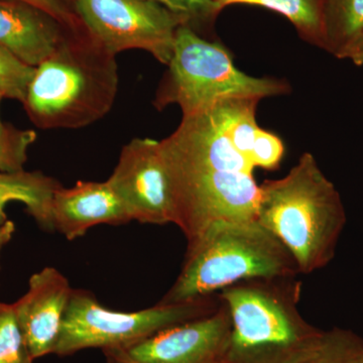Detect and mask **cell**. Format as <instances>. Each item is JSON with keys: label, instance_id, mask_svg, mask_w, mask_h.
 <instances>
[{"label": "cell", "instance_id": "obj_5", "mask_svg": "<svg viewBox=\"0 0 363 363\" xmlns=\"http://www.w3.org/2000/svg\"><path fill=\"white\" fill-rule=\"evenodd\" d=\"M298 274L292 255L257 219L217 221L188 242L180 274L159 304L209 297L247 279Z\"/></svg>", "mask_w": 363, "mask_h": 363}, {"label": "cell", "instance_id": "obj_10", "mask_svg": "<svg viewBox=\"0 0 363 363\" xmlns=\"http://www.w3.org/2000/svg\"><path fill=\"white\" fill-rule=\"evenodd\" d=\"M230 331V316L221 301L212 314L169 327L125 351L138 363L220 362Z\"/></svg>", "mask_w": 363, "mask_h": 363}, {"label": "cell", "instance_id": "obj_29", "mask_svg": "<svg viewBox=\"0 0 363 363\" xmlns=\"http://www.w3.org/2000/svg\"><path fill=\"white\" fill-rule=\"evenodd\" d=\"M216 363H227L226 362H216Z\"/></svg>", "mask_w": 363, "mask_h": 363}, {"label": "cell", "instance_id": "obj_15", "mask_svg": "<svg viewBox=\"0 0 363 363\" xmlns=\"http://www.w3.org/2000/svg\"><path fill=\"white\" fill-rule=\"evenodd\" d=\"M323 50L342 59L363 33V0H323Z\"/></svg>", "mask_w": 363, "mask_h": 363}, {"label": "cell", "instance_id": "obj_9", "mask_svg": "<svg viewBox=\"0 0 363 363\" xmlns=\"http://www.w3.org/2000/svg\"><path fill=\"white\" fill-rule=\"evenodd\" d=\"M131 221L173 223L174 208L161 145L152 138H133L124 145L107 180Z\"/></svg>", "mask_w": 363, "mask_h": 363}, {"label": "cell", "instance_id": "obj_14", "mask_svg": "<svg viewBox=\"0 0 363 363\" xmlns=\"http://www.w3.org/2000/svg\"><path fill=\"white\" fill-rule=\"evenodd\" d=\"M61 186L56 179L40 172L16 173L0 172V200L21 202L38 225L45 231H54L52 223V200Z\"/></svg>", "mask_w": 363, "mask_h": 363}, {"label": "cell", "instance_id": "obj_30", "mask_svg": "<svg viewBox=\"0 0 363 363\" xmlns=\"http://www.w3.org/2000/svg\"><path fill=\"white\" fill-rule=\"evenodd\" d=\"M71 1H73V2H74V1H75V0H71Z\"/></svg>", "mask_w": 363, "mask_h": 363}, {"label": "cell", "instance_id": "obj_12", "mask_svg": "<svg viewBox=\"0 0 363 363\" xmlns=\"http://www.w3.org/2000/svg\"><path fill=\"white\" fill-rule=\"evenodd\" d=\"M131 219L108 182H78L74 187L59 186L52 200V223L68 240L84 235L100 224L123 225Z\"/></svg>", "mask_w": 363, "mask_h": 363}, {"label": "cell", "instance_id": "obj_4", "mask_svg": "<svg viewBox=\"0 0 363 363\" xmlns=\"http://www.w3.org/2000/svg\"><path fill=\"white\" fill-rule=\"evenodd\" d=\"M297 277L252 279L219 292L231 321L227 363H297L323 332L301 316Z\"/></svg>", "mask_w": 363, "mask_h": 363}, {"label": "cell", "instance_id": "obj_2", "mask_svg": "<svg viewBox=\"0 0 363 363\" xmlns=\"http://www.w3.org/2000/svg\"><path fill=\"white\" fill-rule=\"evenodd\" d=\"M257 220L310 274L333 260L347 217L335 185L304 152L284 178L259 186Z\"/></svg>", "mask_w": 363, "mask_h": 363}, {"label": "cell", "instance_id": "obj_8", "mask_svg": "<svg viewBox=\"0 0 363 363\" xmlns=\"http://www.w3.org/2000/svg\"><path fill=\"white\" fill-rule=\"evenodd\" d=\"M74 9L88 30L107 51L143 50L168 65L176 33L187 21L149 0H75Z\"/></svg>", "mask_w": 363, "mask_h": 363}, {"label": "cell", "instance_id": "obj_16", "mask_svg": "<svg viewBox=\"0 0 363 363\" xmlns=\"http://www.w3.org/2000/svg\"><path fill=\"white\" fill-rule=\"evenodd\" d=\"M221 9L233 4L264 7L288 18L306 42L323 49V0H214Z\"/></svg>", "mask_w": 363, "mask_h": 363}, {"label": "cell", "instance_id": "obj_7", "mask_svg": "<svg viewBox=\"0 0 363 363\" xmlns=\"http://www.w3.org/2000/svg\"><path fill=\"white\" fill-rule=\"evenodd\" d=\"M219 295L179 304H157L136 312H117L98 302L89 291L73 289L54 354L68 357L88 348L126 350L157 332L212 314Z\"/></svg>", "mask_w": 363, "mask_h": 363}, {"label": "cell", "instance_id": "obj_13", "mask_svg": "<svg viewBox=\"0 0 363 363\" xmlns=\"http://www.w3.org/2000/svg\"><path fill=\"white\" fill-rule=\"evenodd\" d=\"M72 30L52 14L18 0H0V45L38 67Z\"/></svg>", "mask_w": 363, "mask_h": 363}, {"label": "cell", "instance_id": "obj_24", "mask_svg": "<svg viewBox=\"0 0 363 363\" xmlns=\"http://www.w3.org/2000/svg\"><path fill=\"white\" fill-rule=\"evenodd\" d=\"M342 59L350 60L357 66L363 65V33L344 52Z\"/></svg>", "mask_w": 363, "mask_h": 363}, {"label": "cell", "instance_id": "obj_19", "mask_svg": "<svg viewBox=\"0 0 363 363\" xmlns=\"http://www.w3.org/2000/svg\"><path fill=\"white\" fill-rule=\"evenodd\" d=\"M35 67L26 64L0 45V94L23 104Z\"/></svg>", "mask_w": 363, "mask_h": 363}, {"label": "cell", "instance_id": "obj_23", "mask_svg": "<svg viewBox=\"0 0 363 363\" xmlns=\"http://www.w3.org/2000/svg\"><path fill=\"white\" fill-rule=\"evenodd\" d=\"M18 1L26 2L33 6L39 7L48 13L61 21L64 25L69 26L72 30H79L83 28L82 21L78 18L72 6L71 0H18Z\"/></svg>", "mask_w": 363, "mask_h": 363}, {"label": "cell", "instance_id": "obj_11", "mask_svg": "<svg viewBox=\"0 0 363 363\" xmlns=\"http://www.w3.org/2000/svg\"><path fill=\"white\" fill-rule=\"evenodd\" d=\"M72 291L62 272L45 267L30 277L28 292L13 304L33 359L54 353Z\"/></svg>", "mask_w": 363, "mask_h": 363}, {"label": "cell", "instance_id": "obj_28", "mask_svg": "<svg viewBox=\"0 0 363 363\" xmlns=\"http://www.w3.org/2000/svg\"><path fill=\"white\" fill-rule=\"evenodd\" d=\"M2 98H4L2 96L1 94H0V104H1ZM4 128H6V124L2 123L1 118H0V135H1L2 133H4Z\"/></svg>", "mask_w": 363, "mask_h": 363}, {"label": "cell", "instance_id": "obj_25", "mask_svg": "<svg viewBox=\"0 0 363 363\" xmlns=\"http://www.w3.org/2000/svg\"><path fill=\"white\" fill-rule=\"evenodd\" d=\"M104 352L106 357V363H138L128 355L125 350H105Z\"/></svg>", "mask_w": 363, "mask_h": 363}, {"label": "cell", "instance_id": "obj_27", "mask_svg": "<svg viewBox=\"0 0 363 363\" xmlns=\"http://www.w3.org/2000/svg\"><path fill=\"white\" fill-rule=\"evenodd\" d=\"M7 204H9V202L4 201V200H0V226L7 221L6 211H4Z\"/></svg>", "mask_w": 363, "mask_h": 363}, {"label": "cell", "instance_id": "obj_20", "mask_svg": "<svg viewBox=\"0 0 363 363\" xmlns=\"http://www.w3.org/2000/svg\"><path fill=\"white\" fill-rule=\"evenodd\" d=\"M37 140L32 130H18L6 125L0 135V172L16 173L23 171L28 161V150Z\"/></svg>", "mask_w": 363, "mask_h": 363}, {"label": "cell", "instance_id": "obj_17", "mask_svg": "<svg viewBox=\"0 0 363 363\" xmlns=\"http://www.w3.org/2000/svg\"><path fill=\"white\" fill-rule=\"evenodd\" d=\"M297 363H363V340L352 332H323L316 345Z\"/></svg>", "mask_w": 363, "mask_h": 363}, {"label": "cell", "instance_id": "obj_3", "mask_svg": "<svg viewBox=\"0 0 363 363\" xmlns=\"http://www.w3.org/2000/svg\"><path fill=\"white\" fill-rule=\"evenodd\" d=\"M118 82L116 55L84 26L35 67L23 104L42 130L84 128L111 111Z\"/></svg>", "mask_w": 363, "mask_h": 363}, {"label": "cell", "instance_id": "obj_22", "mask_svg": "<svg viewBox=\"0 0 363 363\" xmlns=\"http://www.w3.org/2000/svg\"><path fill=\"white\" fill-rule=\"evenodd\" d=\"M285 156V145L278 135L259 128L250 154L253 168L276 171Z\"/></svg>", "mask_w": 363, "mask_h": 363}, {"label": "cell", "instance_id": "obj_26", "mask_svg": "<svg viewBox=\"0 0 363 363\" xmlns=\"http://www.w3.org/2000/svg\"><path fill=\"white\" fill-rule=\"evenodd\" d=\"M14 233H16V225L13 221L7 220L6 223L0 226V255H1L4 247L13 238Z\"/></svg>", "mask_w": 363, "mask_h": 363}, {"label": "cell", "instance_id": "obj_21", "mask_svg": "<svg viewBox=\"0 0 363 363\" xmlns=\"http://www.w3.org/2000/svg\"><path fill=\"white\" fill-rule=\"evenodd\" d=\"M167 7L187 21L198 33L202 26L212 25L222 9L214 0H149Z\"/></svg>", "mask_w": 363, "mask_h": 363}, {"label": "cell", "instance_id": "obj_1", "mask_svg": "<svg viewBox=\"0 0 363 363\" xmlns=\"http://www.w3.org/2000/svg\"><path fill=\"white\" fill-rule=\"evenodd\" d=\"M173 200V223L188 242L221 220L257 219L252 164L227 138L212 107L183 116L160 142Z\"/></svg>", "mask_w": 363, "mask_h": 363}, {"label": "cell", "instance_id": "obj_18", "mask_svg": "<svg viewBox=\"0 0 363 363\" xmlns=\"http://www.w3.org/2000/svg\"><path fill=\"white\" fill-rule=\"evenodd\" d=\"M13 304L0 302V363H33Z\"/></svg>", "mask_w": 363, "mask_h": 363}, {"label": "cell", "instance_id": "obj_6", "mask_svg": "<svg viewBox=\"0 0 363 363\" xmlns=\"http://www.w3.org/2000/svg\"><path fill=\"white\" fill-rule=\"evenodd\" d=\"M167 66L152 102L160 111L177 104L183 116H188L227 98L262 100L291 92L285 80L252 77L238 70L223 45L203 39L188 25L177 30L173 55Z\"/></svg>", "mask_w": 363, "mask_h": 363}]
</instances>
